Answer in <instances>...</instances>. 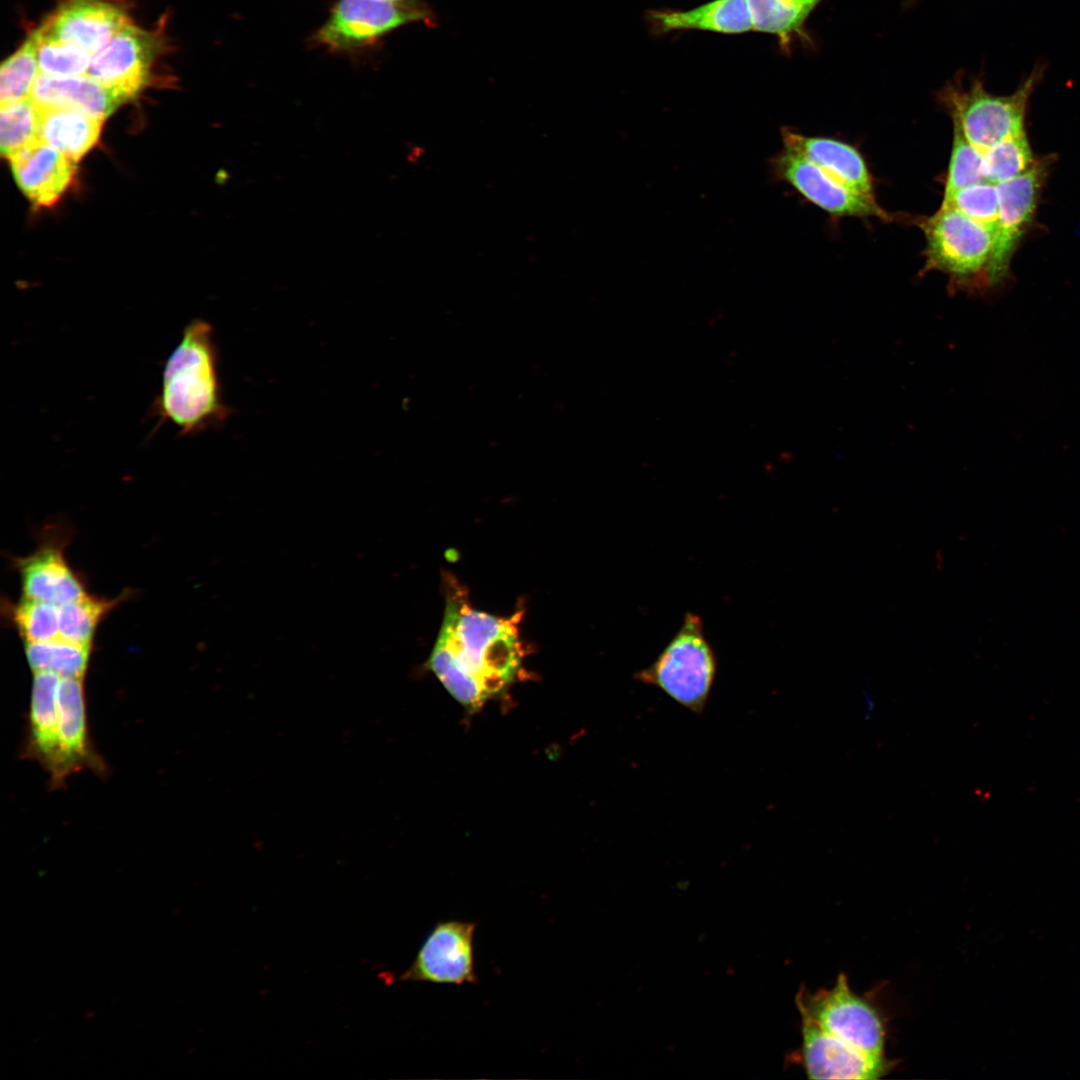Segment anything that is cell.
Listing matches in <instances>:
<instances>
[{
  "label": "cell",
  "instance_id": "1",
  "mask_svg": "<svg viewBox=\"0 0 1080 1080\" xmlns=\"http://www.w3.org/2000/svg\"><path fill=\"white\" fill-rule=\"evenodd\" d=\"M447 587L443 619L426 666L451 696L476 711L508 688L520 669L522 613L504 617L478 610L458 584Z\"/></svg>",
  "mask_w": 1080,
  "mask_h": 1080
},
{
  "label": "cell",
  "instance_id": "2",
  "mask_svg": "<svg viewBox=\"0 0 1080 1080\" xmlns=\"http://www.w3.org/2000/svg\"><path fill=\"white\" fill-rule=\"evenodd\" d=\"M213 328L201 319L190 321L164 365L155 410L180 434L201 432L224 422L231 409L222 399Z\"/></svg>",
  "mask_w": 1080,
  "mask_h": 1080
},
{
  "label": "cell",
  "instance_id": "3",
  "mask_svg": "<svg viewBox=\"0 0 1080 1080\" xmlns=\"http://www.w3.org/2000/svg\"><path fill=\"white\" fill-rule=\"evenodd\" d=\"M718 659L701 618L685 613L681 626L655 660L633 678L658 688L690 712L701 715L716 679Z\"/></svg>",
  "mask_w": 1080,
  "mask_h": 1080
},
{
  "label": "cell",
  "instance_id": "4",
  "mask_svg": "<svg viewBox=\"0 0 1080 1080\" xmlns=\"http://www.w3.org/2000/svg\"><path fill=\"white\" fill-rule=\"evenodd\" d=\"M1041 71H1034L1009 95L989 93L979 79L965 87L962 79L948 82L938 93L941 104L965 138L984 152L1000 141L1024 132L1029 98Z\"/></svg>",
  "mask_w": 1080,
  "mask_h": 1080
},
{
  "label": "cell",
  "instance_id": "5",
  "mask_svg": "<svg viewBox=\"0 0 1080 1080\" xmlns=\"http://www.w3.org/2000/svg\"><path fill=\"white\" fill-rule=\"evenodd\" d=\"M926 238L922 272L937 270L950 276L951 290L971 286L990 262L995 233L957 210L941 207L921 222ZM988 283V282H987Z\"/></svg>",
  "mask_w": 1080,
  "mask_h": 1080
},
{
  "label": "cell",
  "instance_id": "6",
  "mask_svg": "<svg viewBox=\"0 0 1080 1080\" xmlns=\"http://www.w3.org/2000/svg\"><path fill=\"white\" fill-rule=\"evenodd\" d=\"M426 17V10L383 0H337L310 42L330 53L357 54L374 48L394 30Z\"/></svg>",
  "mask_w": 1080,
  "mask_h": 1080
},
{
  "label": "cell",
  "instance_id": "7",
  "mask_svg": "<svg viewBox=\"0 0 1080 1080\" xmlns=\"http://www.w3.org/2000/svg\"><path fill=\"white\" fill-rule=\"evenodd\" d=\"M801 1016L831 1035L876 1057H883L885 1029L877 1010L849 987L840 974L835 985L815 993L801 990L796 997Z\"/></svg>",
  "mask_w": 1080,
  "mask_h": 1080
},
{
  "label": "cell",
  "instance_id": "8",
  "mask_svg": "<svg viewBox=\"0 0 1080 1080\" xmlns=\"http://www.w3.org/2000/svg\"><path fill=\"white\" fill-rule=\"evenodd\" d=\"M475 931V922L438 921L399 980L452 985L476 983Z\"/></svg>",
  "mask_w": 1080,
  "mask_h": 1080
},
{
  "label": "cell",
  "instance_id": "9",
  "mask_svg": "<svg viewBox=\"0 0 1080 1080\" xmlns=\"http://www.w3.org/2000/svg\"><path fill=\"white\" fill-rule=\"evenodd\" d=\"M160 48L153 33L128 22L93 54L86 74L127 101L146 85Z\"/></svg>",
  "mask_w": 1080,
  "mask_h": 1080
},
{
  "label": "cell",
  "instance_id": "10",
  "mask_svg": "<svg viewBox=\"0 0 1080 1080\" xmlns=\"http://www.w3.org/2000/svg\"><path fill=\"white\" fill-rule=\"evenodd\" d=\"M771 168L775 176L832 214L890 220L889 214L877 204L874 196L844 185L796 153L784 149L771 160Z\"/></svg>",
  "mask_w": 1080,
  "mask_h": 1080
},
{
  "label": "cell",
  "instance_id": "11",
  "mask_svg": "<svg viewBox=\"0 0 1080 1080\" xmlns=\"http://www.w3.org/2000/svg\"><path fill=\"white\" fill-rule=\"evenodd\" d=\"M1047 166L1036 162L1021 175L996 184L998 191V225L993 250L987 268V282H999L1007 273L1012 254L1030 225Z\"/></svg>",
  "mask_w": 1080,
  "mask_h": 1080
},
{
  "label": "cell",
  "instance_id": "12",
  "mask_svg": "<svg viewBox=\"0 0 1080 1080\" xmlns=\"http://www.w3.org/2000/svg\"><path fill=\"white\" fill-rule=\"evenodd\" d=\"M801 1063L810 1079H878L888 1070L884 1057L869 1055L801 1016Z\"/></svg>",
  "mask_w": 1080,
  "mask_h": 1080
},
{
  "label": "cell",
  "instance_id": "13",
  "mask_svg": "<svg viewBox=\"0 0 1080 1080\" xmlns=\"http://www.w3.org/2000/svg\"><path fill=\"white\" fill-rule=\"evenodd\" d=\"M127 23L124 10L110 1L66 0L40 30L95 54Z\"/></svg>",
  "mask_w": 1080,
  "mask_h": 1080
},
{
  "label": "cell",
  "instance_id": "14",
  "mask_svg": "<svg viewBox=\"0 0 1080 1080\" xmlns=\"http://www.w3.org/2000/svg\"><path fill=\"white\" fill-rule=\"evenodd\" d=\"M84 678L60 677L57 691L59 746L57 765L50 784L58 788L72 773L84 768H98L91 748L86 715Z\"/></svg>",
  "mask_w": 1080,
  "mask_h": 1080
},
{
  "label": "cell",
  "instance_id": "15",
  "mask_svg": "<svg viewBox=\"0 0 1080 1080\" xmlns=\"http://www.w3.org/2000/svg\"><path fill=\"white\" fill-rule=\"evenodd\" d=\"M62 541L47 539L31 555L17 559L23 597L60 606L86 595L84 582L68 565Z\"/></svg>",
  "mask_w": 1080,
  "mask_h": 1080
},
{
  "label": "cell",
  "instance_id": "16",
  "mask_svg": "<svg viewBox=\"0 0 1080 1080\" xmlns=\"http://www.w3.org/2000/svg\"><path fill=\"white\" fill-rule=\"evenodd\" d=\"M9 160L18 187L38 207L54 204L75 176V162L40 138Z\"/></svg>",
  "mask_w": 1080,
  "mask_h": 1080
},
{
  "label": "cell",
  "instance_id": "17",
  "mask_svg": "<svg viewBox=\"0 0 1080 1080\" xmlns=\"http://www.w3.org/2000/svg\"><path fill=\"white\" fill-rule=\"evenodd\" d=\"M784 148L819 166L844 185L863 194L873 195V184L860 153L838 140L809 137L791 128H782Z\"/></svg>",
  "mask_w": 1080,
  "mask_h": 1080
},
{
  "label": "cell",
  "instance_id": "18",
  "mask_svg": "<svg viewBox=\"0 0 1080 1080\" xmlns=\"http://www.w3.org/2000/svg\"><path fill=\"white\" fill-rule=\"evenodd\" d=\"M647 21L652 32L665 35L677 31H706L742 34L753 30L747 0H714L690 10H649Z\"/></svg>",
  "mask_w": 1080,
  "mask_h": 1080
},
{
  "label": "cell",
  "instance_id": "19",
  "mask_svg": "<svg viewBox=\"0 0 1080 1080\" xmlns=\"http://www.w3.org/2000/svg\"><path fill=\"white\" fill-rule=\"evenodd\" d=\"M60 677L50 671L33 672L25 754L38 761L51 776L59 746L57 691Z\"/></svg>",
  "mask_w": 1080,
  "mask_h": 1080
},
{
  "label": "cell",
  "instance_id": "20",
  "mask_svg": "<svg viewBox=\"0 0 1080 1080\" xmlns=\"http://www.w3.org/2000/svg\"><path fill=\"white\" fill-rule=\"evenodd\" d=\"M31 99L40 107H69L105 119L126 100L87 74L52 77L38 74Z\"/></svg>",
  "mask_w": 1080,
  "mask_h": 1080
},
{
  "label": "cell",
  "instance_id": "21",
  "mask_svg": "<svg viewBox=\"0 0 1080 1080\" xmlns=\"http://www.w3.org/2000/svg\"><path fill=\"white\" fill-rule=\"evenodd\" d=\"M37 108L39 138L72 161H79L97 143L104 119L69 107Z\"/></svg>",
  "mask_w": 1080,
  "mask_h": 1080
},
{
  "label": "cell",
  "instance_id": "22",
  "mask_svg": "<svg viewBox=\"0 0 1080 1080\" xmlns=\"http://www.w3.org/2000/svg\"><path fill=\"white\" fill-rule=\"evenodd\" d=\"M747 1L753 30L775 36L782 50L787 52L796 40L810 42L805 24L823 0Z\"/></svg>",
  "mask_w": 1080,
  "mask_h": 1080
},
{
  "label": "cell",
  "instance_id": "23",
  "mask_svg": "<svg viewBox=\"0 0 1080 1080\" xmlns=\"http://www.w3.org/2000/svg\"><path fill=\"white\" fill-rule=\"evenodd\" d=\"M124 592L114 599L84 595L59 606V637L65 641L92 647L98 625L115 607L129 597Z\"/></svg>",
  "mask_w": 1080,
  "mask_h": 1080
},
{
  "label": "cell",
  "instance_id": "24",
  "mask_svg": "<svg viewBox=\"0 0 1080 1080\" xmlns=\"http://www.w3.org/2000/svg\"><path fill=\"white\" fill-rule=\"evenodd\" d=\"M90 646L56 638L25 643V654L33 672L50 671L59 677L84 678L89 664Z\"/></svg>",
  "mask_w": 1080,
  "mask_h": 1080
},
{
  "label": "cell",
  "instance_id": "25",
  "mask_svg": "<svg viewBox=\"0 0 1080 1080\" xmlns=\"http://www.w3.org/2000/svg\"><path fill=\"white\" fill-rule=\"evenodd\" d=\"M39 139V111L31 97L1 104L0 149L11 159Z\"/></svg>",
  "mask_w": 1080,
  "mask_h": 1080
},
{
  "label": "cell",
  "instance_id": "26",
  "mask_svg": "<svg viewBox=\"0 0 1080 1080\" xmlns=\"http://www.w3.org/2000/svg\"><path fill=\"white\" fill-rule=\"evenodd\" d=\"M38 33L35 30L20 48L7 58L0 69L1 104L30 97L38 76Z\"/></svg>",
  "mask_w": 1080,
  "mask_h": 1080
},
{
  "label": "cell",
  "instance_id": "27",
  "mask_svg": "<svg viewBox=\"0 0 1080 1080\" xmlns=\"http://www.w3.org/2000/svg\"><path fill=\"white\" fill-rule=\"evenodd\" d=\"M1034 163L1024 131L1000 141L983 152L982 175L985 181L999 184L1021 175Z\"/></svg>",
  "mask_w": 1080,
  "mask_h": 1080
},
{
  "label": "cell",
  "instance_id": "28",
  "mask_svg": "<svg viewBox=\"0 0 1080 1080\" xmlns=\"http://www.w3.org/2000/svg\"><path fill=\"white\" fill-rule=\"evenodd\" d=\"M8 615L27 642H43L59 637V606L23 597L8 606Z\"/></svg>",
  "mask_w": 1080,
  "mask_h": 1080
},
{
  "label": "cell",
  "instance_id": "29",
  "mask_svg": "<svg viewBox=\"0 0 1080 1080\" xmlns=\"http://www.w3.org/2000/svg\"><path fill=\"white\" fill-rule=\"evenodd\" d=\"M38 33L39 73L52 77H77L87 73L92 54L76 46Z\"/></svg>",
  "mask_w": 1080,
  "mask_h": 1080
},
{
  "label": "cell",
  "instance_id": "30",
  "mask_svg": "<svg viewBox=\"0 0 1080 1080\" xmlns=\"http://www.w3.org/2000/svg\"><path fill=\"white\" fill-rule=\"evenodd\" d=\"M941 207L953 208L996 233L999 200L994 183L982 181L960 189L944 198Z\"/></svg>",
  "mask_w": 1080,
  "mask_h": 1080
},
{
  "label": "cell",
  "instance_id": "31",
  "mask_svg": "<svg viewBox=\"0 0 1080 1080\" xmlns=\"http://www.w3.org/2000/svg\"><path fill=\"white\" fill-rule=\"evenodd\" d=\"M953 127V146L943 199L960 189L985 181L982 175L983 152L965 138L957 125L953 124Z\"/></svg>",
  "mask_w": 1080,
  "mask_h": 1080
},
{
  "label": "cell",
  "instance_id": "32",
  "mask_svg": "<svg viewBox=\"0 0 1080 1080\" xmlns=\"http://www.w3.org/2000/svg\"><path fill=\"white\" fill-rule=\"evenodd\" d=\"M404 6L410 9L425 10L418 0H383Z\"/></svg>",
  "mask_w": 1080,
  "mask_h": 1080
}]
</instances>
